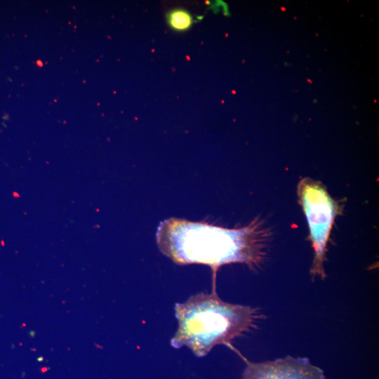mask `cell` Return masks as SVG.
<instances>
[{
    "instance_id": "1",
    "label": "cell",
    "mask_w": 379,
    "mask_h": 379,
    "mask_svg": "<svg viewBox=\"0 0 379 379\" xmlns=\"http://www.w3.org/2000/svg\"><path fill=\"white\" fill-rule=\"evenodd\" d=\"M262 241L252 227L227 230L174 218L161 223L157 232L160 250L175 262L213 269L232 262L258 265L264 256Z\"/></svg>"
},
{
    "instance_id": "2",
    "label": "cell",
    "mask_w": 379,
    "mask_h": 379,
    "mask_svg": "<svg viewBox=\"0 0 379 379\" xmlns=\"http://www.w3.org/2000/svg\"><path fill=\"white\" fill-rule=\"evenodd\" d=\"M178 328L171 345H185L197 356L207 354L216 345L232 347L233 339L257 327L265 318L260 309L222 300L215 290L199 293L175 307Z\"/></svg>"
},
{
    "instance_id": "3",
    "label": "cell",
    "mask_w": 379,
    "mask_h": 379,
    "mask_svg": "<svg viewBox=\"0 0 379 379\" xmlns=\"http://www.w3.org/2000/svg\"><path fill=\"white\" fill-rule=\"evenodd\" d=\"M302 206L310 225L314 259L311 268L313 277H326L323 263L331 227L335 213V206L326 192L318 185L302 181L299 185Z\"/></svg>"
},
{
    "instance_id": "4",
    "label": "cell",
    "mask_w": 379,
    "mask_h": 379,
    "mask_svg": "<svg viewBox=\"0 0 379 379\" xmlns=\"http://www.w3.org/2000/svg\"><path fill=\"white\" fill-rule=\"evenodd\" d=\"M246 364L241 379H325L323 370L305 357L286 356Z\"/></svg>"
},
{
    "instance_id": "5",
    "label": "cell",
    "mask_w": 379,
    "mask_h": 379,
    "mask_svg": "<svg viewBox=\"0 0 379 379\" xmlns=\"http://www.w3.org/2000/svg\"><path fill=\"white\" fill-rule=\"evenodd\" d=\"M169 25L175 30L183 31L187 29L192 23L191 15L185 10L176 9L168 15Z\"/></svg>"
}]
</instances>
